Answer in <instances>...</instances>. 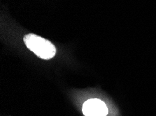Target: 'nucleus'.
I'll return each instance as SVG.
<instances>
[{"label": "nucleus", "mask_w": 156, "mask_h": 116, "mask_svg": "<svg viewBox=\"0 0 156 116\" xmlns=\"http://www.w3.org/2000/svg\"><path fill=\"white\" fill-rule=\"evenodd\" d=\"M26 47L37 56L44 60H49L56 54V47L51 41L39 35L29 34L25 35Z\"/></svg>", "instance_id": "f257e3e1"}, {"label": "nucleus", "mask_w": 156, "mask_h": 116, "mask_svg": "<svg viewBox=\"0 0 156 116\" xmlns=\"http://www.w3.org/2000/svg\"><path fill=\"white\" fill-rule=\"evenodd\" d=\"M83 113L85 116H106L108 108L105 102L98 99H91L83 105Z\"/></svg>", "instance_id": "f03ea898"}]
</instances>
